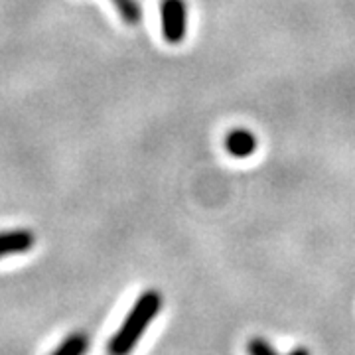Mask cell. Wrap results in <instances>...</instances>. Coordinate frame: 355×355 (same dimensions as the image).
<instances>
[{"label":"cell","mask_w":355,"mask_h":355,"mask_svg":"<svg viewBox=\"0 0 355 355\" xmlns=\"http://www.w3.org/2000/svg\"><path fill=\"white\" fill-rule=\"evenodd\" d=\"M162 310V294L158 291H146L139 296V300L130 308V312L116 330L113 340L109 342V355H130L137 347L139 340L146 334L153 320Z\"/></svg>","instance_id":"6da1fadb"},{"label":"cell","mask_w":355,"mask_h":355,"mask_svg":"<svg viewBox=\"0 0 355 355\" xmlns=\"http://www.w3.org/2000/svg\"><path fill=\"white\" fill-rule=\"evenodd\" d=\"M162 36L170 44H180L188 32V6L186 0H162L160 2Z\"/></svg>","instance_id":"7a4b0ae2"},{"label":"cell","mask_w":355,"mask_h":355,"mask_svg":"<svg viewBox=\"0 0 355 355\" xmlns=\"http://www.w3.org/2000/svg\"><path fill=\"white\" fill-rule=\"evenodd\" d=\"M36 245V235L28 229L0 231V259L8 254H22Z\"/></svg>","instance_id":"3957f363"},{"label":"cell","mask_w":355,"mask_h":355,"mask_svg":"<svg viewBox=\"0 0 355 355\" xmlns=\"http://www.w3.org/2000/svg\"><path fill=\"white\" fill-rule=\"evenodd\" d=\"M259 140L251 130L247 128H235L225 137V148L231 156L235 158H247L257 150Z\"/></svg>","instance_id":"277c9868"},{"label":"cell","mask_w":355,"mask_h":355,"mask_svg":"<svg viewBox=\"0 0 355 355\" xmlns=\"http://www.w3.org/2000/svg\"><path fill=\"white\" fill-rule=\"evenodd\" d=\"M89 349V338L85 334H71L58 345V349L51 355H85Z\"/></svg>","instance_id":"5b68a950"},{"label":"cell","mask_w":355,"mask_h":355,"mask_svg":"<svg viewBox=\"0 0 355 355\" xmlns=\"http://www.w3.org/2000/svg\"><path fill=\"white\" fill-rule=\"evenodd\" d=\"M111 2L119 16L123 18V22L137 26L142 20V8H140L139 0H111Z\"/></svg>","instance_id":"8992f818"},{"label":"cell","mask_w":355,"mask_h":355,"mask_svg":"<svg viewBox=\"0 0 355 355\" xmlns=\"http://www.w3.org/2000/svg\"><path fill=\"white\" fill-rule=\"evenodd\" d=\"M247 355H279V352L263 338H253L247 343Z\"/></svg>","instance_id":"52a82bcc"},{"label":"cell","mask_w":355,"mask_h":355,"mask_svg":"<svg viewBox=\"0 0 355 355\" xmlns=\"http://www.w3.org/2000/svg\"><path fill=\"white\" fill-rule=\"evenodd\" d=\"M288 355H310V352H308L306 347H296V349H292Z\"/></svg>","instance_id":"ba28073f"}]
</instances>
